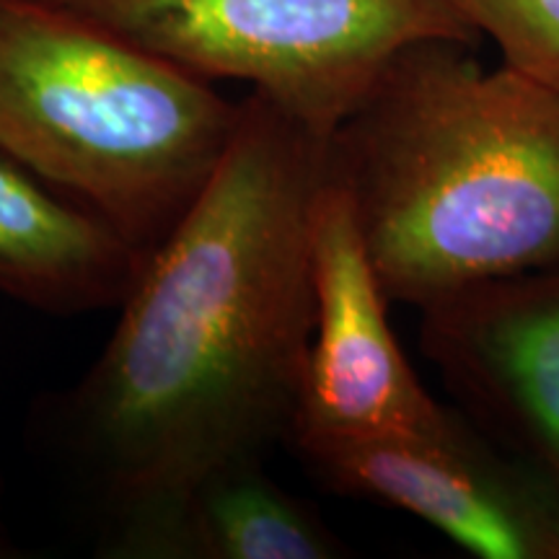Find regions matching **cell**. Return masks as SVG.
I'll list each match as a JSON object with an SVG mask.
<instances>
[{
    "label": "cell",
    "mask_w": 559,
    "mask_h": 559,
    "mask_svg": "<svg viewBox=\"0 0 559 559\" xmlns=\"http://www.w3.org/2000/svg\"><path fill=\"white\" fill-rule=\"evenodd\" d=\"M306 469L334 492L404 510L481 559H559V502L515 477L469 430L298 436Z\"/></svg>",
    "instance_id": "obj_6"
},
{
    "label": "cell",
    "mask_w": 559,
    "mask_h": 559,
    "mask_svg": "<svg viewBox=\"0 0 559 559\" xmlns=\"http://www.w3.org/2000/svg\"><path fill=\"white\" fill-rule=\"evenodd\" d=\"M0 557H11V544H9V536H5L3 521H0Z\"/></svg>",
    "instance_id": "obj_11"
},
{
    "label": "cell",
    "mask_w": 559,
    "mask_h": 559,
    "mask_svg": "<svg viewBox=\"0 0 559 559\" xmlns=\"http://www.w3.org/2000/svg\"><path fill=\"white\" fill-rule=\"evenodd\" d=\"M311 272L317 311L290 440L456 428L404 358L389 324V296L332 166L313 207Z\"/></svg>",
    "instance_id": "obj_5"
},
{
    "label": "cell",
    "mask_w": 559,
    "mask_h": 559,
    "mask_svg": "<svg viewBox=\"0 0 559 559\" xmlns=\"http://www.w3.org/2000/svg\"><path fill=\"white\" fill-rule=\"evenodd\" d=\"M474 34L498 45L502 66L559 91V0H453Z\"/></svg>",
    "instance_id": "obj_10"
},
{
    "label": "cell",
    "mask_w": 559,
    "mask_h": 559,
    "mask_svg": "<svg viewBox=\"0 0 559 559\" xmlns=\"http://www.w3.org/2000/svg\"><path fill=\"white\" fill-rule=\"evenodd\" d=\"M332 135L249 91L226 158L153 251L94 366L58 400L107 513L288 445L313 337L311 228Z\"/></svg>",
    "instance_id": "obj_1"
},
{
    "label": "cell",
    "mask_w": 559,
    "mask_h": 559,
    "mask_svg": "<svg viewBox=\"0 0 559 559\" xmlns=\"http://www.w3.org/2000/svg\"><path fill=\"white\" fill-rule=\"evenodd\" d=\"M187 73L241 81L317 132L360 107L423 41L477 34L453 0H47Z\"/></svg>",
    "instance_id": "obj_4"
},
{
    "label": "cell",
    "mask_w": 559,
    "mask_h": 559,
    "mask_svg": "<svg viewBox=\"0 0 559 559\" xmlns=\"http://www.w3.org/2000/svg\"><path fill=\"white\" fill-rule=\"evenodd\" d=\"M143 257L86 205L0 148V293L32 309H120Z\"/></svg>",
    "instance_id": "obj_9"
},
{
    "label": "cell",
    "mask_w": 559,
    "mask_h": 559,
    "mask_svg": "<svg viewBox=\"0 0 559 559\" xmlns=\"http://www.w3.org/2000/svg\"><path fill=\"white\" fill-rule=\"evenodd\" d=\"M241 120L205 79L47 0H0V148L143 260L226 158Z\"/></svg>",
    "instance_id": "obj_3"
},
{
    "label": "cell",
    "mask_w": 559,
    "mask_h": 559,
    "mask_svg": "<svg viewBox=\"0 0 559 559\" xmlns=\"http://www.w3.org/2000/svg\"><path fill=\"white\" fill-rule=\"evenodd\" d=\"M419 347L559 502V260L423 306Z\"/></svg>",
    "instance_id": "obj_7"
},
{
    "label": "cell",
    "mask_w": 559,
    "mask_h": 559,
    "mask_svg": "<svg viewBox=\"0 0 559 559\" xmlns=\"http://www.w3.org/2000/svg\"><path fill=\"white\" fill-rule=\"evenodd\" d=\"M117 559H332L345 547L277 485L267 461H230L109 515Z\"/></svg>",
    "instance_id": "obj_8"
},
{
    "label": "cell",
    "mask_w": 559,
    "mask_h": 559,
    "mask_svg": "<svg viewBox=\"0 0 559 559\" xmlns=\"http://www.w3.org/2000/svg\"><path fill=\"white\" fill-rule=\"evenodd\" d=\"M330 166L389 300L423 309L559 260V91L464 41L391 62L334 130Z\"/></svg>",
    "instance_id": "obj_2"
}]
</instances>
